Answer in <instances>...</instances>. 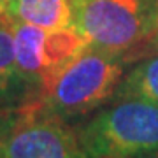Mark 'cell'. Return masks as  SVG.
Masks as SVG:
<instances>
[{
	"label": "cell",
	"instance_id": "6da1fadb",
	"mask_svg": "<svg viewBox=\"0 0 158 158\" xmlns=\"http://www.w3.org/2000/svg\"><path fill=\"white\" fill-rule=\"evenodd\" d=\"M132 60L90 46L51 85L40 107L76 125L114 100L116 90Z\"/></svg>",
	"mask_w": 158,
	"mask_h": 158
},
{
	"label": "cell",
	"instance_id": "7a4b0ae2",
	"mask_svg": "<svg viewBox=\"0 0 158 158\" xmlns=\"http://www.w3.org/2000/svg\"><path fill=\"white\" fill-rule=\"evenodd\" d=\"M76 27L90 46L134 62L155 53L158 0H76Z\"/></svg>",
	"mask_w": 158,
	"mask_h": 158
},
{
	"label": "cell",
	"instance_id": "3957f363",
	"mask_svg": "<svg viewBox=\"0 0 158 158\" xmlns=\"http://www.w3.org/2000/svg\"><path fill=\"white\" fill-rule=\"evenodd\" d=\"M79 141L91 158H137L158 149V104L113 100L76 123Z\"/></svg>",
	"mask_w": 158,
	"mask_h": 158
},
{
	"label": "cell",
	"instance_id": "277c9868",
	"mask_svg": "<svg viewBox=\"0 0 158 158\" xmlns=\"http://www.w3.org/2000/svg\"><path fill=\"white\" fill-rule=\"evenodd\" d=\"M0 158H91L76 127L40 106L18 111L0 146Z\"/></svg>",
	"mask_w": 158,
	"mask_h": 158
},
{
	"label": "cell",
	"instance_id": "5b68a950",
	"mask_svg": "<svg viewBox=\"0 0 158 158\" xmlns=\"http://www.w3.org/2000/svg\"><path fill=\"white\" fill-rule=\"evenodd\" d=\"M39 106L16 70L12 19L0 14V111L14 113Z\"/></svg>",
	"mask_w": 158,
	"mask_h": 158
},
{
	"label": "cell",
	"instance_id": "8992f818",
	"mask_svg": "<svg viewBox=\"0 0 158 158\" xmlns=\"http://www.w3.org/2000/svg\"><path fill=\"white\" fill-rule=\"evenodd\" d=\"M14 32V60L16 70L28 91L40 104L44 95V60H42V42L46 30L12 21Z\"/></svg>",
	"mask_w": 158,
	"mask_h": 158
},
{
	"label": "cell",
	"instance_id": "52a82bcc",
	"mask_svg": "<svg viewBox=\"0 0 158 158\" xmlns=\"http://www.w3.org/2000/svg\"><path fill=\"white\" fill-rule=\"evenodd\" d=\"M90 48V42L83 32L72 25L65 28L46 30L42 42V60H44V95L56 81V77ZM42 95V97H44Z\"/></svg>",
	"mask_w": 158,
	"mask_h": 158
},
{
	"label": "cell",
	"instance_id": "ba28073f",
	"mask_svg": "<svg viewBox=\"0 0 158 158\" xmlns=\"http://www.w3.org/2000/svg\"><path fill=\"white\" fill-rule=\"evenodd\" d=\"M6 14L42 30L65 28L76 25V0H11Z\"/></svg>",
	"mask_w": 158,
	"mask_h": 158
},
{
	"label": "cell",
	"instance_id": "9c48e42d",
	"mask_svg": "<svg viewBox=\"0 0 158 158\" xmlns=\"http://www.w3.org/2000/svg\"><path fill=\"white\" fill-rule=\"evenodd\" d=\"M123 98L158 104V51L142 56L135 65L127 69L114 95V100Z\"/></svg>",
	"mask_w": 158,
	"mask_h": 158
},
{
	"label": "cell",
	"instance_id": "30bf717a",
	"mask_svg": "<svg viewBox=\"0 0 158 158\" xmlns=\"http://www.w3.org/2000/svg\"><path fill=\"white\" fill-rule=\"evenodd\" d=\"M16 114H18V111H14V113H2L0 111V146H2V142L6 139L7 132L11 130L12 123L16 119Z\"/></svg>",
	"mask_w": 158,
	"mask_h": 158
},
{
	"label": "cell",
	"instance_id": "8fae6325",
	"mask_svg": "<svg viewBox=\"0 0 158 158\" xmlns=\"http://www.w3.org/2000/svg\"><path fill=\"white\" fill-rule=\"evenodd\" d=\"M9 4H11V0H0V14H6Z\"/></svg>",
	"mask_w": 158,
	"mask_h": 158
},
{
	"label": "cell",
	"instance_id": "7c38bea8",
	"mask_svg": "<svg viewBox=\"0 0 158 158\" xmlns=\"http://www.w3.org/2000/svg\"><path fill=\"white\" fill-rule=\"evenodd\" d=\"M137 158H158V149H156V151L148 153V155H142V156H137Z\"/></svg>",
	"mask_w": 158,
	"mask_h": 158
},
{
	"label": "cell",
	"instance_id": "4fadbf2b",
	"mask_svg": "<svg viewBox=\"0 0 158 158\" xmlns=\"http://www.w3.org/2000/svg\"><path fill=\"white\" fill-rule=\"evenodd\" d=\"M155 51H158V32H156V37H155Z\"/></svg>",
	"mask_w": 158,
	"mask_h": 158
}]
</instances>
